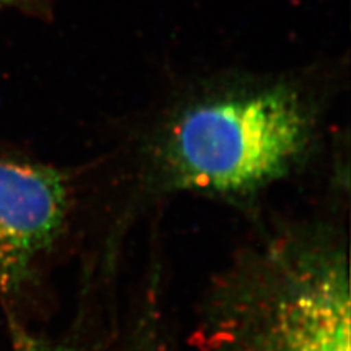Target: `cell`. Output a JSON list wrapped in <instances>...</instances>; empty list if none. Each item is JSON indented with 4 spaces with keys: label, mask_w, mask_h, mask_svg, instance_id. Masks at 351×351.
<instances>
[{
    "label": "cell",
    "mask_w": 351,
    "mask_h": 351,
    "mask_svg": "<svg viewBox=\"0 0 351 351\" xmlns=\"http://www.w3.org/2000/svg\"><path fill=\"white\" fill-rule=\"evenodd\" d=\"M9 331L12 351H95L94 348L81 344H73L68 341L59 343L53 341V339L38 337L27 331L24 326L12 319L9 321Z\"/></svg>",
    "instance_id": "cell-4"
},
{
    "label": "cell",
    "mask_w": 351,
    "mask_h": 351,
    "mask_svg": "<svg viewBox=\"0 0 351 351\" xmlns=\"http://www.w3.org/2000/svg\"><path fill=\"white\" fill-rule=\"evenodd\" d=\"M82 170L0 141V293H21L53 255L84 199Z\"/></svg>",
    "instance_id": "cell-3"
},
{
    "label": "cell",
    "mask_w": 351,
    "mask_h": 351,
    "mask_svg": "<svg viewBox=\"0 0 351 351\" xmlns=\"http://www.w3.org/2000/svg\"><path fill=\"white\" fill-rule=\"evenodd\" d=\"M347 245L295 223L239 255L206 295L204 351H351Z\"/></svg>",
    "instance_id": "cell-2"
},
{
    "label": "cell",
    "mask_w": 351,
    "mask_h": 351,
    "mask_svg": "<svg viewBox=\"0 0 351 351\" xmlns=\"http://www.w3.org/2000/svg\"><path fill=\"white\" fill-rule=\"evenodd\" d=\"M56 0H0V12H19L32 18L47 19L53 15Z\"/></svg>",
    "instance_id": "cell-5"
},
{
    "label": "cell",
    "mask_w": 351,
    "mask_h": 351,
    "mask_svg": "<svg viewBox=\"0 0 351 351\" xmlns=\"http://www.w3.org/2000/svg\"><path fill=\"white\" fill-rule=\"evenodd\" d=\"M329 82L316 69L224 72L179 88L130 141L129 199L184 192L255 206L315 156Z\"/></svg>",
    "instance_id": "cell-1"
}]
</instances>
